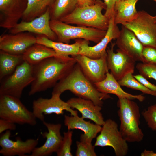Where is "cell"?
I'll list each match as a JSON object with an SVG mask.
<instances>
[{"label": "cell", "mask_w": 156, "mask_h": 156, "mask_svg": "<svg viewBox=\"0 0 156 156\" xmlns=\"http://www.w3.org/2000/svg\"><path fill=\"white\" fill-rule=\"evenodd\" d=\"M77 6L83 7L91 5L94 4L95 0H77Z\"/></svg>", "instance_id": "cell-38"}, {"label": "cell", "mask_w": 156, "mask_h": 156, "mask_svg": "<svg viewBox=\"0 0 156 156\" xmlns=\"http://www.w3.org/2000/svg\"><path fill=\"white\" fill-rule=\"evenodd\" d=\"M67 102L72 109H75L83 119H90L95 123L102 126L105 121L101 112V107L96 105L91 100L81 98H72Z\"/></svg>", "instance_id": "cell-20"}, {"label": "cell", "mask_w": 156, "mask_h": 156, "mask_svg": "<svg viewBox=\"0 0 156 156\" xmlns=\"http://www.w3.org/2000/svg\"><path fill=\"white\" fill-rule=\"evenodd\" d=\"M43 123L47 128L48 132L41 134L46 140L44 144L38 147H36L30 156H48L54 152L56 153L61 145L63 137L60 131L62 127L60 124H54L43 121Z\"/></svg>", "instance_id": "cell-18"}, {"label": "cell", "mask_w": 156, "mask_h": 156, "mask_svg": "<svg viewBox=\"0 0 156 156\" xmlns=\"http://www.w3.org/2000/svg\"><path fill=\"white\" fill-rule=\"evenodd\" d=\"M34 80L33 66L24 61L12 74L0 80V95L20 99L24 89Z\"/></svg>", "instance_id": "cell-6"}, {"label": "cell", "mask_w": 156, "mask_h": 156, "mask_svg": "<svg viewBox=\"0 0 156 156\" xmlns=\"http://www.w3.org/2000/svg\"><path fill=\"white\" fill-rule=\"evenodd\" d=\"M141 156H156V153L152 150L145 149L141 154Z\"/></svg>", "instance_id": "cell-39"}, {"label": "cell", "mask_w": 156, "mask_h": 156, "mask_svg": "<svg viewBox=\"0 0 156 156\" xmlns=\"http://www.w3.org/2000/svg\"><path fill=\"white\" fill-rule=\"evenodd\" d=\"M120 30L114 22V16L109 20V25L105 36L96 45L89 46V42L83 40L78 54L94 59L99 58L107 54L106 48L109 42L118 37Z\"/></svg>", "instance_id": "cell-17"}, {"label": "cell", "mask_w": 156, "mask_h": 156, "mask_svg": "<svg viewBox=\"0 0 156 156\" xmlns=\"http://www.w3.org/2000/svg\"><path fill=\"white\" fill-rule=\"evenodd\" d=\"M11 134L10 131L8 130L0 136V153L4 156H25L31 153L38 143V138L23 141L17 137L16 141L12 140L10 139Z\"/></svg>", "instance_id": "cell-15"}, {"label": "cell", "mask_w": 156, "mask_h": 156, "mask_svg": "<svg viewBox=\"0 0 156 156\" xmlns=\"http://www.w3.org/2000/svg\"><path fill=\"white\" fill-rule=\"evenodd\" d=\"M50 3V5L51 3L53 2L54 0H47Z\"/></svg>", "instance_id": "cell-40"}, {"label": "cell", "mask_w": 156, "mask_h": 156, "mask_svg": "<svg viewBox=\"0 0 156 156\" xmlns=\"http://www.w3.org/2000/svg\"><path fill=\"white\" fill-rule=\"evenodd\" d=\"M36 40V36L28 32L4 34L0 37V49L12 54L22 55Z\"/></svg>", "instance_id": "cell-14"}, {"label": "cell", "mask_w": 156, "mask_h": 156, "mask_svg": "<svg viewBox=\"0 0 156 156\" xmlns=\"http://www.w3.org/2000/svg\"><path fill=\"white\" fill-rule=\"evenodd\" d=\"M134 77L141 83L147 88L156 92V85L149 82L145 77L141 75H133Z\"/></svg>", "instance_id": "cell-37"}, {"label": "cell", "mask_w": 156, "mask_h": 156, "mask_svg": "<svg viewBox=\"0 0 156 156\" xmlns=\"http://www.w3.org/2000/svg\"><path fill=\"white\" fill-rule=\"evenodd\" d=\"M136 67L140 74L146 78H152L156 81V65L142 62L137 64Z\"/></svg>", "instance_id": "cell-33"}, {"label": "cell", "mask_w": 156, "mask_h": 156, "mask_svg": "<svg viewBox=\"0 0 156 156\" xmlns=\"http://www.w3.org/2000/svg\"><path fill=\"white\" fill-rule=\"evenodd\" d=\"M28 0H0V27L9 29L21 19Z\"/></svg>", "instance_id": "cell-16"}, {"label": "cell", "mask_w": 156, "mask_h": 156, "mask_svg": "<svg viewBox=\"0 0 156 156\" xmlns=\"http://www.w3.org/2000/svg\"><path fill=\"white\" fill-rule=\"evenodd\" d=\"M132 74L131 73H128L118 81L120 86L138 90L144 94L151 95L156 97V92L144 86L134 77Z\"/></svg>", "instance_id": "cell-29"}, {"label": "cell", "mask_w": 156, "mask_h": 156, "mask_svg": "<svg viewBox=\"0 0 156 156\" xmlns=\"http://www.w3.org/2000/svg\"><path fill=\"white\" fill-rule=\"evenodd\" d=\"M142 114L148 127L156 132V104L148 107L142 111Z\"/></svg>", "instance_id": "cell-32"}, {"label": "cell", "mask_w": 156, "mask_h": 156, "mask_svg": "<svg viewBox=\"0 0 156 156\" xmlns=\"http://www.w3.org/2000/svg\"><path fill=\"white\" fill-rule=\"evenodd\" d=\"M153 1H155L156 2V0H152Z\"/></svg>", "instance_id": "cell-43"}, {"label": "cell", "mask_w": 156, "mask_h": 156, "mask_svg": "<svg viewBox=\"0 0 156 156\" xmlns=\"http://www.w3.org/2000/svg\"><path fill=\"white\" fill-rule=\"evenodd\" d=\"M115 43L118 49L135 61L143 62L144 46L131 30L122 25Z\"/></svg>", "instance_id": "cell-19"}, {"label": "cell", "mask_w": 156, "mask_h": 156, "mask_svg": "<svg viewBox=\"0 0 156 156\" xmlns=\"http://www.w3.org/2000/svg\"><path fill=\"white\" fill-rule=\"evenodd\" d=\"M22 56L24 61L32 66L50 57H63L57 54L52 49L37 43L29 47Z\"/></svg>", "instance_id": "cell-25"}, {"label": "cell", "mask_w": 156, "mask_h": 156, "mask_svg": "<svg viewBox=\"0 0 156 156\" xmlns=\"http://www.w3.org/2000/svg\"><path fill=\"white\" fill-rule=\"evenodd\" d=\"M142 63L156 65V47L144 46L142 51Z\"/></svg>", "instance_id": "cell-34"}, {"label": "cell", "mask_w": 156, "mask_h": 156, "mask_svg": "<svg viewBox=\"0 0 156 156\" xmlns=\"http://www.w3.org/2000/svg\"><path fill=\"white\" fill-rule=\"evenodd\" d=\"M106 8L104 2L100 0H95L94 3L92 5L77 6L71 13L60 20L69 24L107 31L109 19L102 13L103 10Z\"/></svg>", "instance_id": "cell-4"}, {"label": "cell", "mask_w": 156, "mask_h": 156, "mask_svg": "<svg viewBox=\"0 0 156 156\" xmlns=\"http://www.w3.org/2000/svg\"><path fill=\"white\" fill-rule=\"evenodd\" d=\"M115 45V43L111 42L110 48L107 49V61L108 70L118 81L127 74L134 72L136 61L118 48L114 53Z\"/></svg>", "instance_id": "cell-11"}, {"label": "cell", "mask_w": 156, "mask_h": 156, "mask_svg": "<svg viewBox=\"0 0 156 156\" xmlns=\"http://www.w3.org/2000/svg\"><path fill=\"white\" fill-rule=\"evenodd\" d=\"M0 118L15 124L34 126L36 118L20 99L6 95H0Z\"/></svg>", "instance_id": "cell-7"}, {"label": "cell", "mask_w": 156, "mask_h": 156, "mask_svg": "<svg viewBox=\"0 0 156 156\" xmlns=\"http://www.w3.org/2000/svg\"><path fill=\"white\" fill-rule=\"evenodd\" d=\"M22 55L11 54L0 50V80L12 74L23 61Z\"/></svg>", "instance_id": "cell-26"}, {"label": "cell", "mask_w": 156, "mask_h": 156, "mask_svg": "<svg viewBox=\"0 0 156 156\" xmlns=\"http://www.w3.org/2000/svg\"><path fill=\"white\" fill-rule=\"evenodd\" d=\"M50 25L57 36V41L66 44L70 40L76 39L97 44L105 36L107 31L93 27L73 26L60 20H51Z\"/></svg>", "instance_id": "cell-5"}, {"label": "cell", "mask_w": 156, "mask_h": 156, "mask_svg": "<svg viewBox=\"0 0 156 156\" xmlns=\"http://www.w3.org/2000/svg\"><path fill=\"white\" fill-rule=\"evenodd\" d=\"M118 114L120 121L119 130L127 142H139L144 135L140 128V113L135 102L126 98L118 99Z\"/></svg>", "instance_id": "cell-3"}, {"label": "cell", "mask_w": 156, "mask_h": 156, "mask_svg": "<svg viewBox=\"0 0 156 156\" xmlns=\"http://www.w3.org/2000/svg\"><path fill=\"white\" fill-rule=\"evenodd\" d=\"M36 43L53 49L59 55L68 57L78 54L83 39H78L74 43L69 44L51 40L43 35H38Z\"/></svg>", "instance_id": "cell-22"}, {"label": "cell", "mask_w": 156, "mask_h": 156, "mask_svg": "<svg viewBox=\"0 0 156 156\" xmlns=\"http://www.w3.org/2000/svg\"><path fill=\"white\" fill-rule=\"evenodd\" d=\"M77 6V0H54L49 6L51 20H60Z\"/></svg>", "instance_id": "cell-27"}, {"label": "cell", "mask_w": 156, "mask_h": 156, "mask_svg": "<svg viewBox=\"0 0 156 156\" xmlns=\"http://www.w3.org/2000/svg\"><path fill=\"white\" fill-rule=\"evenodd\" d=\"M51 20L49 7L43 14L29 21H21L9 30L10 34L28 32L38 35H43L49 39L57 41V36L51 29L50 25Z\"/></svg>", "instance_id": "cell-12"}, {"label": "cell", "mask_w": 156, "mask_h": 156, "mask_svg": "<svg viewBox=\"0 0 156 156\" xmlns=\"http://www.w3.org/2000/svg\"><path fill=\"white\" fill-rule=\"evenodd\" d=\"M139 0H123L116 2L115 6L114 22L122 25L133 20L137 16L138 11L135 5Z\"/></svg>", "instance_id": "cell-24"}, {"label": "cell", "mask_w": 156, "mask_h": 156, "mask_svg": "<svg viewBox=\"0 0 156 156\" xmlns=\"http://www.w3.org/2000/svg\"><path fill=\"white\" fill-rule=\"evenodd\" d=\"M16 124L7 120L0 119V134H1L5 131L15 130L16 129Z\"/></svg>", "instance_id": "cell-36"}, {"label": "cell", "mask_w": 156, "mask_h": 156, "mask_svg": "<svg viewBox=\"0 0 156 156\" xmlns=\"http://www.w3.org/2000/svg\"><path fill=\"white\" fill-rule=\"evenodd\" d=\"M50 5L47 0H28L21 21H29L43 14Z\"/></svg>", "instance_id": "cell-28"}, {"label": "cell", "mask_w": 156, "mask_h": 156, "mask_svg": "<svg viewBox=\"0 0 156 156\" xmlns=\"http://www.w3.org/2000/svg\"><path fill=\"white\" fill-rule=\"evenodd\" d=\"M100 134L96 138L94 146H110L116 156H125L128 151L127 142L124 139L117 123L110 119L105 121Z\"/></svg>", "instance_id": "cell-9"}, {"label": "cell", "mask_w": 156, "mask_h": 156, "mask_svg": "<svg viewBox=\"0 0 156 156\" xmlns=\"http://www.w3.org/2000/svg\"><path fill=\"white\" fill-rule=\"evenodd\" d=\"M77 149L76 156H96L95 151V146L92 145V141L86 137L83 134L81 135L80 141L76 142Z\"/></svg>", "instance_id": "cell-30"}, {"label": "cell", "mask_w": 156, "mask_h": 156, "mask_svg": "<svg viewBox=\"0 0 156 156\" xmlns=\"http://www.w3.org/2000/svg\"><path fill=\"white\" fill-rule=\"evenodd\" d=\"M73 133L70 130L63 133L64 136L61 145L56 153L57 156H73L71 152Z\"/></svg>", "instance_id": "cell-31"}, {"label": "cell", "mask_w": 156, "mask_h": 156, "mask_svg": "<svg viewBox=\"0 0 156 156\" xmlns=\"http://www.w3.org/2000/svg\"><path fill=\"white\" fill-rule=\"evenodd\" d=\"M122 25L131 30L144 46L156 47V22L146 11H138L135 18Z\"/></svg>", "instance_id": "cell-8"}, {"label": "cell", "mask_w": 156, "mask_h": 156, "mask_svg": "<svg viewBox=\"0 0 156 156\" xmlns=\"http://www.w3.org/2000/svg\"><path fill=\"white\" fill-rule=\"evenodd\" d=\"M69 90L79 97L92 101L102 107L103 100L110 98L109 94L99 92L94 84L84 74L79 64L75 65L69 72L54 87L52 94L60 95Z\"/></svg>", "instance_id": "cell-2"}, {"label": "cell", "mask_w": 156, "mask_h": 156, "mask_svg": "<svg viewBox=\"0 0 156 156\" xmlns=\"http://www.w3.org/2000/svg\"><path fill=\"white\" fill-rule=\"evenodd\" d=\"M115 0L116 1V2H118V1H121L123 0Z\"/></svg>", "instance_id": "cell-41"}, {"label": "cell", "mask_w": 156, "mask_h": 156, "mask_svg": "<svg viewBox=\"0 0 156 156\" xmlns=\"http://www.w3.org/2000/svg\"><path fill=\"white\" fill-rule=\"evenodd\" d=\"M64 122L68 130L79 129L83 131L84 135L91 141L96 138L102 128L101 126L85 121L78 114L71 116L65 115Z\"/></svg>", "instance_id": "cell-23"}, {"label": "cell", "mask_w": 156, "mask_h": 156, "mask_svg": "<svg viewBox=\"0 0 156 156\" xmlns=\"http://www.w3.org/2000/svg\"><path fill=\"white\" fill-rule=\"evenodd\" d=\"M106 6L104 15L109 19L114 16L115 0H103Z\"/></svg>", "instance_id": "cell-35"}, {"label": "cell", "mask_w": 156, "mask_h": 156, "mask_svg": "<svg viewBox=\"0 0 156 156\" xmlns=\"http://www.w3.org/2000/svg\"><path fill=\"white\" fill-rule=\"evenodd\" d=\"M154 18H155V21L156 22V16H154Z\"/></svg>", "instance_id": "cell-42"}, {"label": "cell", "mask_w": 156, "mask_h": 156, "mask_svg": "<svg viewBox=\"0 0 156 156\" xmlns=\"http://www.w3.org/2000/svg\"><path fill=\"white\" fill-rule=\"evenodd\" d=\"M59 94H52L49 99L40 97L34 100L32 112L36 118L43 122L44 121V115H63L64 110L69 112L71 116L78 114L77 111L71 108L67 102L62 100Z\"/></svg>", "instance_id": "cell-10"}, {"label": "cell", "mask_w": 156, "mask_h": 156, "mask_svg": "<svg viewBox=\"0 0 156 156\" xmlns=\"http://www.w3.org/2000/svg\"><path fill=\"white\" fill-rule=\"evenodd\" d=\"M71 57L76 60L84 74L93 83L100 82L105 78L109 70L107 53L97 59L79 54Z\"/></svg>", "instance_id": "cell-13"}, {"label": "cell", "mask_w": 156, "mask_h": 156, "mask_svg": "<svg viewBox=\"0 0 156 156\" xmlns=\"http://www.w3.org/2000/svg\"><path fill=\"white\" fill-rule=\"evenodd\" d=\"M72 57H53L33 66L34 80L28 94L32 96L54 87L77 63Z\"/></svg>", "instance_id": "cell-1"}, {"label": "cell", "mask_w": 156, "mask_h": 156, "mask_svg": "<svg viewBox=\"0 0 156 156\" xmlns=\"http://www.w3.org/2000/svg\"><path fill=\"white\" fill-rule=\"evenodd\" d=\"M94 84L99 92L106 94H114L118 99L126 98L131 100L137 99L140 102L143 101L145 99V97L142 94L133 95L124 91L118 81L109 71L103 80Z\"/></svg>", "instance_id": "cell-21"}]
</instances>
